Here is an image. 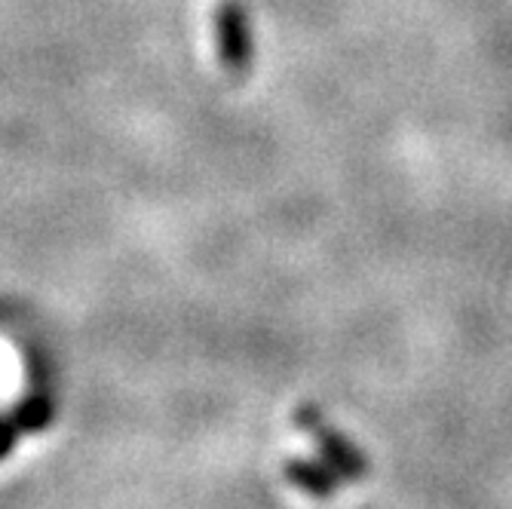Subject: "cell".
I'll return each instance as SVG.
<instances>
[{"instance_id":"obj_1","label":"cell","mask_w":512,"mask_h":509,"mask_svg":"<svg viewBox=\"0 0 512 509\" xmlns=\"http://www.w3.org/2000/svg\"><path fill=\"white\" fill-rule=\"evenodd\" d=\"M301 421L310 427V433H316V436H319V442L325 445V451H329V457H332V460H338V467H341L347 476H359V473H365V457H362L356 448H350L341 436L325 433L329 427H322V424H319V414H316V411H301Z\"/></svg>"}]
</instances>
